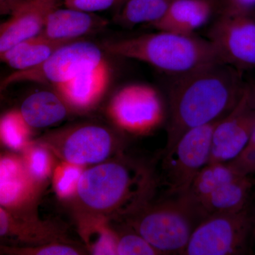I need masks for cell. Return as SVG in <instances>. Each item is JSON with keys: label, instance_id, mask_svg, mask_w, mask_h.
<instances>
[{"label": "cell", "instance_id": "2", "mask_svg": "<svg viewBox=\"0 0 255 255\" xmlns=\"http://www.w3.org/2000/svg\"><path fill=\"white\" fill-rule=\"evenodd\" d=\"M104 49L115 56L148 64L172 77L223 63L209 40L194 34L159 30L105 42Z\"/></svg>", "mask_w": 255, "mask_h": 255}, {"label": "cell", "instance_id": "25", "mask_svg": "<svg viewBox=\"0 0 255 255\" xmlns=\"http://www.w3.org/2000/svg\"><path fill=\"white\" fill-rule=\"evenodd\" d=\"M117 255H160L148 242L135 232L127 233L117 238Z\"/></svg>", "mask_w": 255, "mask_h": 255}, {"label": "cell", "instance_id": "29", "mask_svg": "<svg viewBox=\"0 0 255 255\" xmlns=\"http://www.w3.org/2000/svg\"><path fill=\"white\" fill-rule=\"evenodd\" d=\"M36 255H75L78 251L75 248L64 245H50L37 250Z\"/></svg>", "mask_w": 255, "mask_h": 255}, {"label": "cell", "instance_id": "16", "mask_svg": "<svg viewBox=\"0 0 255 255\" xmlns=\"http://www.w3.org/2000/svg\"><path fill=\"white\" fill-rule=\"evenodd\" d=\"M255 192V179L240 176L199 201L208 216L232 212L246 205Z\"/></svg>", "mask_w": 255, "mask_h": 255}, {"label": "cell", "instance_id": "5", "mask_svg": "<svg viewBox=\"0 0 255 255\" xmlns=\"http://www.w3.org/2000/svg\"><path fill=\"white\" fill-rule=\"evenodd\" d=\"M255 192L237 211L210 215L191 235L183 255H238L253 252Z\"/></svg>", "mask_w": 255, "mask_h": 255}, {"label": "cell", "instance_id": "26", "mask_svg": "<svg viewBox=\"0 0 255 255\" xmlns=\"http://www.w3.org/2000/svg\"><path fill=\"white\" fill-rule=\"evenodd\" d=\"M123 0H65L67 7L94 13L110 9Z\"/></svg>", "mask_w": 255, "mask_h": 255}, {"label": "cell", "instance_id": "28", "mask_svg": "<svg viewBox=\"0 0 255 255\" xmlns=\"http://www.w3.org/2000/svg\"><path fill=\"white\" fill-rule=\"evenodd\" d=\"M21 162L14 157L0 159V182L26 173Z\"/></svg>", "mask_w": 255, "mask_h": 255}, {"label": "cell", "instance_id": "1", "mask_svg": "<svg viewBox=\"0 0 255 255\" xmlns=\"http://www.w3.org/2000/svg\"><path fill=\"white\" fill-rule=\"evenodd\" d=\"M172 78L164 152L170 150L187 130L227 115L241 100L246 89L245 74L223 63Z\"/></svg>", "mask_w": 255, "mask_h": 255}, {"label": "cell", "instance_id": "24", "mask_svg": "<svg viewBox=\"0 0 255 255\" xmlns=\"http://www.w3.org/2000/svg\"><path fill=\"white\" fill-rule=\"evenodd\" d=\"M26 171L36 182L45 180L51 171V157L49 152L42 147H32L26 156Z\"/></svg>", "mask_w": 255, "mask_h": 255}, {"label": "cell", "instance_id": "18", "mask_svg": "<svg viewBox=\"0 0 255 255\" xmlns=\"http://www.w3.org/2000/svg\"><path fill=\"white\" fill-rule=\"evenodd\" d=\"M73 41H56L45 36L43 33L23 41L8 50L0 59L16 71L28 70L43 63L53 53Z\"/></svg>", "mask_w": 255, "mask_h": 255}, {"label": "cell", "instance_id": "8", "mask_svg": "<svg viewBox=\"0 0 255 255\" xmlns=\"http://www.w3.org/2000/svg\"><path fill=\"white\" fill-rule=\"evenodd\" d=\"M105 60L102 50L94 43L75 41L60 47L38 66L15 72L4 83L26 81L56 86Z\"/></svg>", "mask_w": 255, "mask_h": 255}, {"label": "cell", "instance_id": "14", "mask_svg": "<svg viewBox=\"0 0 255 255\" xmlns=\"http://www.w3.org/2000/svg\"><path fill=\"white\" fill-rule=\"evenodd\" d=\"M215 10L214 0H173L163 16L150 26L159 31L194 34L209 21Z\"/></svg>", "mask_w": 255, "mask_h": 255}, {"label": "cell", "instance_id": "15", "mask_svg": "<svg viewBox=\"0 0 255 255\" xmlns=\"http://www.w3.org/2000/svg\"><path fill=\"white\" fill-rule=\"evenodd\" d=\"M107 25L106 20L93 13L56 7L48 14L42 33L56 41H75Z\"/></svg>", "mask_w": 255, "mask_h": 255}, {"label": "cell", "instance_id": "31", "mask_svg": "<svg viewBox=\"0 0 255 255\" xmlns=\"http://www.w3.org/2000/svg\"><path fill=\"white\" fill-rule=\"evenodd\" d=\"M245 80L250 103L255 110V76L247 78L245 75Z\"/></svg>", "mask_w": 255, "mask_h": 255}, {"label": "cell", "instance_id": "33", "mask_svg": "<svg viewBox=\"0 0 255 255\" xmlns=\"http://www.w3.org/2000/svg\"><path fill=\"white\" fill-rule=\"evenodd\" d=\"M248 142L251 143V145H253L255 147V127L254 130H253V133H252L251 139H250L249 142Z\"/></svg>", "mask_w": 255, "mask_h": 255}, {"label": "cell", "instance_id": "3", "mask_svg": "<svg viewBox=\"0 0 255 255\" xmlns=\"http://www.w3.org/2000/svg\"><path fill=\"white\" fill-rule=\"evenodd\" d=\"M155 184L148 169L114 159L83 171L76 194L89 209L110 214L135 210V206L139 209L148 201Z\"/></svg>", "mask_w": 255, "mask_h": 255}, {"label": "cell", "instance_id": "32", "mask_svg": "<svg viewBox=\"0 0 255 255\" xmlns=\"http://www.w3.org/2000/svg\"><path fill=\"white\" fill-rule=\"evenodd\" d=\"M19 3L18 0H0V14L12 12Z\"/></svg>", "mask_w": 255, "mask_h": 255}, {"label": "cell", "instance_id": "12", "mask_svg": "<svg viewBox=\"0 0 255 255\" xmlns=\"http://www.w3.org/2000/svg\"><path fill=\"white\" fill-rule=\"evenodd\" d=\"M56 7L55 0L20 2L11 18L0 25V58L8 50L40 34L48 14Z\"/></svg>", "mask_w": 255, "mask_h": 255}, {"label": "cell", "instance_id": "11", "mask_svg": "<svg viewBox=\"0 0 255 255\" xmlns=\"http://www.w3.org/2000/svg\"><path fill=\"white\" fill-rule=\"evenodd\" d=\"M63 143L62 157L65 162L83 166L105 162L115 149L117 140L105 127L86 125L70 130Z\"/></svg>", "mask_w": 255, "mask_h": 255}, {"label": "cell", "instance_id": "34", "mask_svg": "<svg viewBox=\"0 0 255 255\" xmlns=\"http://www.w3.org/2000/svg\"><path fill=\"white\" fill-rule=\"evenodd\" d=\"M255 248V225L254 228V232H253V248Z\"/></svg>", "mask_w": 255, "mask_h": 255}, {"label": "cell", "instance_id": "22", "mask_svg": "<svg viewBox=\"0 0 255 255\" xmlns=\"http://www.w3.org/2000/svg\"><path fill=\"white\" fill-rule=\"evenodd\" d=\"M31 179L27 172L0 182V205L14 206L22 201L29 193Z\"/></svg>", "mask_w": 255, "mask_h": 255}, {"label": "cell", "instance_id": "30", "mask_svg": "<svg viewBox=\"0 0 255 255\" xmlns=\"http://www.w3.org/2000/svg\"><path fill=\"white\" fill-rule=\"evenodd\" d=\"M12 228L9 214L0 205V237L9 234Z\"/></svg>", "mask_w": 255, "mask_h": 255}, {"label": "cell", "instance_id": "20", "mask_svg": "<svg viewBox=\"0 0 255 255\" xmlns=\"http://www.w3.org/2000/svg\"><path fill=\"white\" fill-rule=\"evenodd\" d=\"M240 176L242 175L228 163L211 162L196 174L186 193L199 202L223 184Z\"/></svg>", "mask_w": 255, "mask_h": 255}, {"label": "cell", "instance_id": "21", "mask_svg": "<svg viewBox=\"0 0 255 255\" xmlns=\"http://www.w3.org/2000/svg\"><path fill=\"white\" fill-rule=\"evenodd\" d=\"M28 126L19 112H11L0 120V138L13 150H21L27 143Z\"/></svg>", "mask_w": 255, "mask_h": 255}, {"label": "cell", "instance_id": "17", "mask_svg": "<svg viewBox=\"0 0 255 255\" xmlns=\"http://www.w3.org/2000/svg\"><path fill=\"white\" fill-rule=\"evenodd\" d=\"M67 107L58 93L41 91L23 101L19 113L28 127L45 128L63 120L68 113Z\"/></svg>", "mask_w": 255, "mask_h": 255}, {"label": "cell", "instance_id": "9", "mask_svg": "<svg viewBox=\"0 0 255 255\" xmlns=\"http://www.w3.org/2000/svg\"><path fill=\"white\" fill-rule=\"evenodd\" d=\"M109 113L119 127L132 132L148 131L163 118V107L158 92L146 85H128L111 101Z\"/></svg>", "mask_w": 255, "mask_h": 255}, {"label": "cell", "instance_id": "23", "mask_svg": "<svg viewBox=\"0 0 255 255\" xmlns=\"http://www.w3.org/2000/svg\"><path fill=\"white\" fill-rule=\"evenodd\" d=\"M82 172V166L68 162L62 164L55 174V187L58 196L68 198L75 194Z\"/></svg>", "mask_w": 255, "mask_h": 255}, {"label": "cell", "instance_id": "19", "mask_svg": "<svg viewBox=\"0 0 255 255\" xmlns=\"http://www.w3.org/2000/svg\"><path fill=\"white\" fill-rule=\"evenodd\" d=\"M173 0H123L114 20L119 26L132 28L151 25L163 16Z\"/></svg>", "mask_w": 255, "mask_h": 255}, {"label": "cell", "instance_id": "10", "mask_svg": "<svg viewBox=\"0 0 255 255\" xmlns=\"http://www.w3.org/2000/svg\"><path fill=\"white\" fill-rule=\"evenodd\" d=\"M255 127V110L250 103L246 86L237 105L214 128L209 163H227L237 157L248 145Z\"/></svg>", "mask_w": 255, "mask_h": 255}, {"label": "cell", "instance_id": "7", "mask_svg": "<svg viewBox=\"0 0 255 255\" xmlns=\"http://www.w3.org/2000/svg\"><path fill=\"white\" fill-rule=\"evenodd\" d=\"M207 39L223 63L244 74L255 70V9L219 14Z\"/></svg>", "mask_w": 255, "mask_h": 255}, {"label": "cell", "instance_id": "4", "mask_svg": "<svg viewBox=\"0 0 255 255\" xmlns=\"http://www.w3.org/2000/svg\"><path fill=\"white\" fill-rule=\"evenodd\" d=\"M135 210V232L160 255H183L193 232L207 217L200 204L189 194L172 195Z\"/></svg>", "mask_w": 255, "mask_h": 255}, {"label": "cell", "instance_id": "13", "mask_svg": "<svg viewBox=\"0 0 255 255\" xmlns=\"http://www.w3.org/2000/svg\"><path fill=\"white\" fill-rule=\"evenodd\" d=\"M110 80V65L105 60L55 87L67 105L75 110L85 111L94 107L103 97Z\"/></svg>", "mask_w": 255, "mask_h": 255}, {"label": "cell", "instance_id": "6", "mask_svg": "<svg viewBox=\"0 0 255 255\" xmlns=\"http://www.w3.org/2000/svg\"><path fill=\"white\" fill-rule=\"evenodd\" d=\"M218 121L187 130L164 152L162 180L171 195L185 194L196 174L209 163L212 134Z\"/></svg>", "mask_w": 255, "mask_h": 255}, {"label": "cell", "instance_id": "27", "mask_svg": "<svg viewBox=\"0 0 255 255\" xmlns=\"http://www.w3.org/2000/svg\"><path fill=\"white\" fill-rule=\"evenodd\" d=\"M97 241L93 243L94 255H117V238L108 230L101 231Z\"/></svg>", "mask_w": 255, "mask_h": 255}]
</instances>
